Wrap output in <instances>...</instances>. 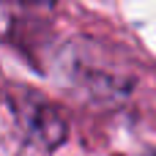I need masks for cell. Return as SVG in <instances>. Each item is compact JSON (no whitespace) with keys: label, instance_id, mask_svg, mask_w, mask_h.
I'll list each match as a JSON object with an SVG mask.
<instances>
[{"label":"cell","instance_id":"obj_1","mask_svg":"<svg viewBox=\"0 0 156 156\" xmlns=\"http://www.w3.org/2000/svg\"><path fill=\"white\" fill-rule=\"evenodd\" d=\"M11 107L16 110V118L22 121V126L27 129V134L47 151H55L58 145L66 143L69 126L63 121V115L36 90H14L11 93Z\"/></svg>","mask_w":156,"mask_h":156},{"label":"cell","instance_id":"obj_2","mask_svg":"<svg viewBox=\"0 0 156 156\" xmlns=\"http://www.w3.org/2000/svg\"><path fill=\"white\" fill-rule=\"evenodd\" d=\"M30 3H33V0H30Z\"/></svg>","mask_w":156,"mask_h":156}]
</instances>
